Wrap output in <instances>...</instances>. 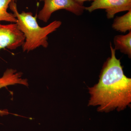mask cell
I'll list each match as a JSON object with an SVG mask.
<instances>
[{
  "label": "cell",
  "instance_id": "cell-1",
  "mask_svg": "<svg viewBox=\"0 0 131 131\" xmlns=\"http://www.w3.org/2000/svg\"><path fill=\"white\" fill-rule=\"evenodd\" d=\"M111 57L103 64L99 82L89 88V105L99 106L98 111L108 112L124 110L131 102V79L124 74L116 50L110 43Z\"/></svg>",
  "mask_w": 131,
  "mask_h": 131
},
{
  "label": "cell",
  "instance_id": "cell-2",
  "mask_svg": "<svg viewBox=\"0 0 131 131\" xmlns=\"http://www.w3.org/2000/svg\"><path fill=\"white\" fill-rule=\"evenodd\" d=\"M16 0L9 4V7L17 20L18 28L23 33L25 38L22 45L24 52H27L42 46H48V36L60 27L62 22L55 20L48 25L41 27L39 25L37 16H33L31 12H23L20 13L18 11Z\"/></svg>",
  "mask_w": 131,
  "mask_h": 131
},
{
  "label": "cell",
  "instance_id": "cell-3",
  "mask_svg": "<svg viewBox=\"0 0 131 131\" xmlns=\"http://www.w3.org/2000/svg\"><path fill=\"white\" fill-rule=\"evenodd\" d=\"M85 8L75 0H44L43 7L38 17L40 20L47 22L52 14L59 9H65L78 16L83 13Z\"/></svg>",
  "mask_w": 131,
  "mask_h": 131
},
{
  "label": "cell",
  "instance_id": "cell-4",
  "mask_svg": "<svg viewBox=\"0 0 131 131\" xmlns=\"http://www.w3.org/2000/svg\"><path fill=\"white\" fill-rule=\"evenodd\" d=\"M25 38L18 28L16 23L0 24V50L5 48L15 50L22 46Z\"/></svg>",
  "mask_w": 131,
  "mask_h": 131
},
{
  "label": "cell",
  "instance_id": "cell-5",
  "mask_svg": "<svg viewBox=\"0 0 131 131\" xmlns=\"http://www.w3.org/2000/svg\"><path fill=\"white\" fill-rule=\"evenodd\" d=\"M100 9H105L107 18H112L117 13L131 10V0H94L85 8L90 13Z\"/></svg>",
  "mask_w": 131,
  "mask_h": 131
},
{
  "label": "cell",
  "instance_id": "cell-6",
  "mask_svg": "<svg viewBox=\"0 0 131 131\" xmlns=\"http://www.w3.org/2000/svg\"><path fill=\"white\" fill-rule=\"evenodd\" d=\"M20 84L24 86H28V83L26 79L22 78V74L21 72H17L16 70L12 69H7L0 78V89L9 85ZM9 113L6 110L0 109L1 116L7 115Z\"/></svg>",
  "mask_w": 131,
  "mask_h": 131
},
{
  "label": "cell",
  "instance_id": "cell-7",
  "mask_svg": "<svg viewBox=\"0 0 131 131\" xmlns=\"http://www.w3.org/2000/svg\"><path fill=\"white\" fill-rule=\"evenodd\" d=\"M131 31L125 35H118L114 39L115 50H119L124 54L131 57Z\"/></svg>",
  "mask_w": 131,
  "mask_h": 131
},
{
  "label": "cell",
  "instance_id": "cell-8",
  "mask_svg": "<svg viewBox=\"0 0 131 131\" xmlns=\"http://www.w3.org/2000/svg\"><path fill=\"white\" fill-rule=\"evenodd\" d=\"M112 27L116 31L125 32L131 30V10L125 14L121 16H117L114 19Z\"/></svg>",
  "mask_w": 131,
  "mask_h": 131
},
{
  "label": "cell",
  "instance_id": "cell-9",
  "mask_svg": "<svg viewBox=\"0 0 131 131\" xmlns=\"http://www.w3.org/2000/svg\"><path fill=\"white\" fill-rule=\"evenodd\" d=\"M15 0H0V21L16 23L17 20L13 14L7 12L10 3Z\"/></svg>",
  "mask_w": 131,
  "mask_h": 131
},
{
  "label": "cell",
  "instance_id": "cell-10",
  "mask_svg": "<svg viewBox=\"0 0 131 131\" xmlns=\"http://www.w3.org/2000/svg\"><path fill=\"white\" fill-rule=\"evenodd\" d=\"M75 1L81 5H83V3L85 1H94V0H75Z\"/></svg>",
  "mask_w": 131,
  "mask_h": 131
}]
</instances>
